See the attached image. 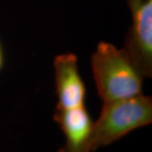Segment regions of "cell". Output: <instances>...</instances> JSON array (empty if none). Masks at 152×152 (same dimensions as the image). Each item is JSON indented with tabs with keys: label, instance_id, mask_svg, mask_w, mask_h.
<instances>
[{
	"label": "cell",
	"instance_id": "6da1fadb",
	"mask_svg": "<svg viewBox=\"0 0 152 152\" xmlns=\"http://www.w3.org/2000/svg\"><path fill=\"white\" fill-rule=\"evenodd\" d=\"M91 69L102 103L142 95L144 76L124 49L100 42L91 57Z\"/></svg>",
	"mask_w": 152,
	"mask_h": 152
},
{
	"label": "cell",
	"instance_id": "7a4b0ae2",
	"mask_svg": "<svg viewBox=\"0 0 152 152\" xmlns=\"http://www.w3.org/2000/svg\"><path fill=\"white\" fill-rule=\"evenodd\" d=\"M152 123V97L144 96L102 103L93 124L91 149L95 151Z\"/></svg>",
	"mask_w": 152,
	"mask_h": 152
},
{
	"label": "cell",
	"instance_id": "3957f363",
	"mask_svg": "<svg viewBox=\"0 0 152 152\" xmlns=\"http://www.w3.org/2000/svg\"><path fill=\"white\" fill-rule=\"evenodd\" d=\"M132 25L125 38L124 51L142 75L152 76V0H126Z\"/></svg>",
	"mask_w": 152,
	"mask_h": 152
},
{
	"label": "cell",
	"instance_id": "277c9868",
	"mask_svg": "<svg viewBox=\"0 0 152 152\" xmlns=\"http://www.w3.org/2000/svg\"><path fill=\"white\" fill-rule=\"evenodd\" d=\"M58 104L56 108L72 109L85 106L86 89L74 53L58 55L53 60Z\"/></svg>",
	"mask_w": 152,
	"mask_h": 152
},
{
	"label": "cell",
	"instance_id": "5b68a950",
	"mask_svg": "<svg viewBox=\"0 0 152 152\" xmlns=\"http://www.w3.org/2000/svg\"><path fill=\"white\" fill-rule=\"evenodd\" d=\"M53 120L65 137L64 145L58 152H93V124L86 106L72 109L55 108Z\"/></svg>",
	"mask_w": 152,
	"mask_h": 152
},
{
	"label": "cell",
	"instance_id": "8992f818",
	"mask_svg": "<svg viewBox=\"0 0 152 152\" xmlns=\"http://www.w3.org/2000/svg\"><path fill=\"white\" fill-rule=\"evenodd\" d=\"M3 64H4V53H3V48L0 43V70L3 68Z\"/></svg>",
	"mask_w": 152,
	"mask_h": 152
}]
</instances>
